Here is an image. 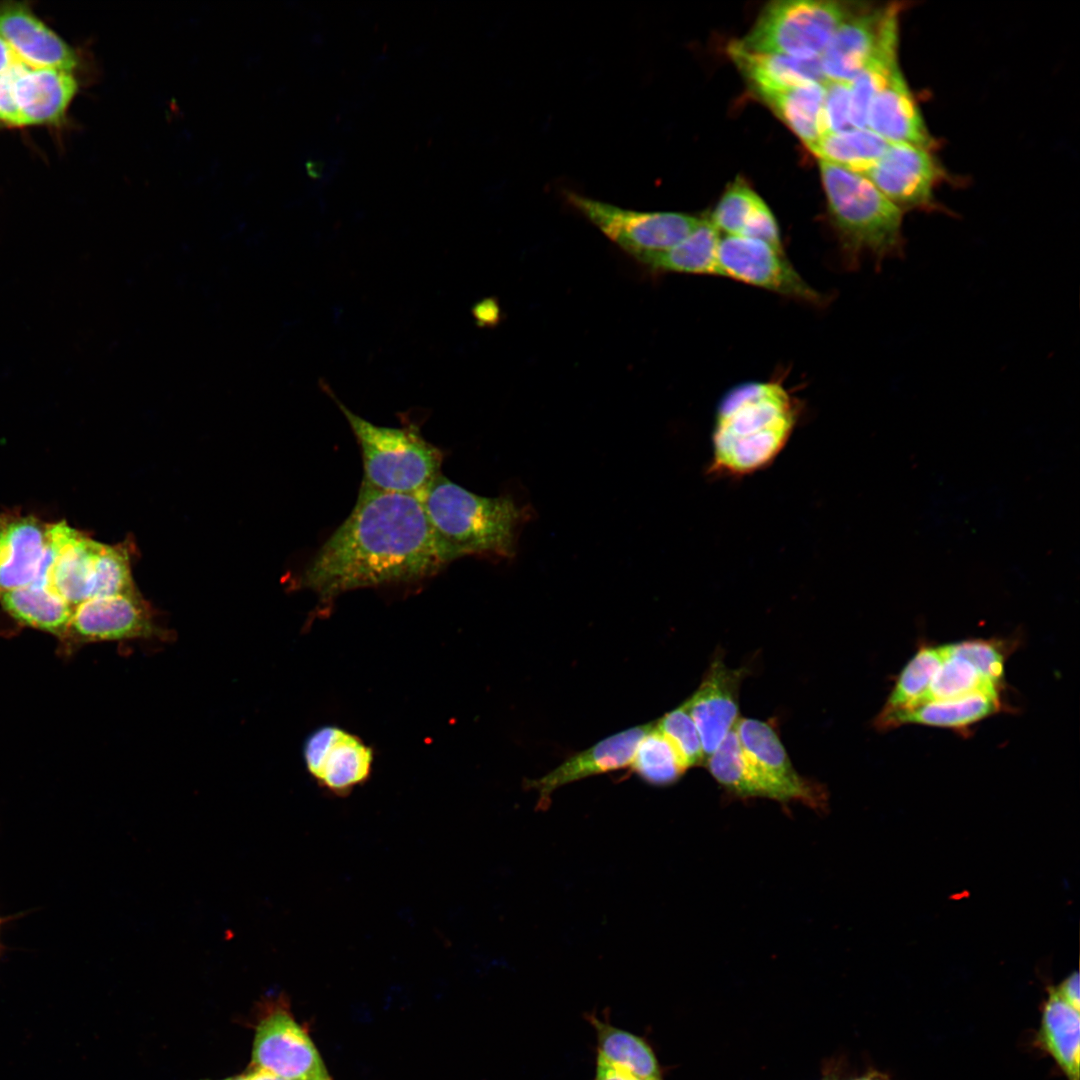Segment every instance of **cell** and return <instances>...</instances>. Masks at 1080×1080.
I'll use <instances>...</instances> for the list:
<instances>
[{
  "label": "cell",
  "instance_id": "d6a6232c",
  "mask_svg": "<svg viewBox=\"0 0 1080 1080\" xmlns=\"http://www.w3.org/2000/svg\"><path fill=\"white\" fill-rule=\"evenodd\" d=\"M709 772L729 793L740 798L763 797L762 789L744 757L735 728L706 758Z\"/></svg>",
  "mask_w": 1080,
  "mask_h": 1080
},
{
  "label": "cell",
  "instance_id": "52a82bcc",
  "mask_svg": "<svg viewBox=\"0 0 1080 1080\" xmlns=\"http://www.w3.org/2000/svg\"><path fill=\"white\" fill-rule=\"evenodd\" d=\"M852 10L834 1L790 0L769 4L736 43L751 52L820 57Z\"/></svg>",
  "mask_w": 1080,
  "mask_h": 1080
},
{
  "label": "cell",
  "instance_id": "f1b7e54d",
  "mask_svg": "<svg viewBox=\"0 0 1080 1080\" xmlns=\"http://www.w3.org/2000/svg\"><path fill=\"white\" fill-rule=\"evenodd\" d=\"M720 233L703 218L700 225L673 247L646 255L639 261L654 271L717 275Z\"/></svg>",
  "mask_w": 1080,
  "mask_h": 1080
},
{
  "label": "cell",
  "instance_id": "ffe728a7",
  "mask_svg": "<svg viewBox=\"0 0 1080 1080\" xmlns=\"http://www.w3.org/2000/svg\"><path fill=\"white\" fill-rule=\"evenodd\" d=\"M49 527L33 515H0V593L35 581L48 549Z\"/></svg>",
  "mask_w": 1080,
  "mask_h": 1080
},
{
  "label": "cell",
  "instance_id": "484cf974",
  "mask_svg": "<svg viewBox=\"0 0 1080 1080\" xmlns=\"http://www.w3.org/2000/svg\"><path fill=\"white\" fill-rule=\"evenodd\" d=\"M1037 1040L1067 1080H1079V1010L1066 1003L1054 989L1043 1006Z\"/></svg>",
  "mask_w": 1080,
  "mask_h": 1080
},
{
  "label": "cell",
  "instance_id": "5bb4252c",
  "mask_svg": "<svg viewBox=\"0 0 1080 1080\" xmlns=\"http://www.w3.org/2000/svg\"><path fill=\"white\" fill-rule=\"evenodd\" d=\"M307 770L329 792L349 793L366 782L371 773L373 752L357 736L335 726L315 730L304 743Z\"/></svg>",
  "mask_w": 1080,
  "mask_h": 1080
},
{
  "label": "cell",
  "instance_id": "9a60e30c",
  "mask_svg": "<svg viewBox=\"0 0 1080 1080\" xmlns=\"http://www.w3.org/2000/svg\"><path fill=\"white\" fill-rule=\"evenodd\" d=\"M4 74L25 127L62 124L80 88L74 72L33 67L23 61Z\"/></svg>",
  "mask_w": 1080,
  "mask_h": 1080
},
{
  "label": "cell",
  "instance_id": "8fae6325",
  "mask_svg": "<svg viewBox=\"0 0 1080 1080\" xmlns=\"http://www.w3.org/2000/svg\"><path fill=\"white\" fill-rule=\"evenodd\" d=\"M717 275L766 289L800 301L822 300L779 250L760 240L724 235L717 252Z\"/></svg>",
  "mask_w": 1080,
  "mask_h": 1080
},
{
  "label": "cell",
  "instance_id": "603a6c76",
  "mask_svg": "<svg viewBox=\"0 0 1080 1080\" xmlns=\"http://www.w3.org/2000/svg\"><path fill=\"white\" fill-rule=\"evenodd\" d=\"M585 1020L596 1037V1059L640 1080H663V1068L649 1041L638 1034L613 1025L595 1013H585Z\"/></svg>",
  "mask_w": 1080,
  "mask_h": 1080
},
{
  "label": "cell",
  "instance_id": "74e56055",
  "mask_svg": "<svg viewBox=\"0 0 1080 1080\" xmlns=\"http://www.w3.org/2000/svg\"><path fill=\"white\" fill-rule=\"evenodd\" d=\"M851 89L848 82L827 81L821 111V131L825 134L854 129L851 121Z\"/></svg>",
  "mask_w": 1080,
  "mask_h": 1080
},
{
  "label": "cell",
  "instance_id": "7402d4cb",
  "mask_svg": "<svg viewBox=\"0 0 1080 1080\" xmlns=\"http://www.w3.org/2000/svg\"><path fill=\"white\" fill-rule=\"evenodd\" d=\"M867 128L889 143H906L927 150L935 147L900 67L871 101Z\"/></svg>",
  "mask_w": 1080,
  "mask_h": 1080
},
{
  "label": "cell",
  "instance_id": "5b68a950",
  "mask_svg": "<svg viewBox=\"0 0 1080 1080\" xmlns=\"http://www.w3.org/2000/svg\"><path fill=\"white\" fill-rule=\"evenodd\" d=\"M326 393L347 420L361 450L362 484L373 489L418 496L441 474L443 452L428 442L414 423L378 426L351 411L324 379Z\"/></svg>",
  "mask_w": 1080,
  "mask_h": 1080
},
{
  "label": "cell",
  "instance_id": "7bdbcfd3",
  "mask_svg": "<svg viewBox=\"0 0 1080 1080\" xmlns=\"http://www.w3.org/2000/svg\"><path fill=\"white\" fill-rule=\"evenodd\" d=\"M20 61L22 60L13 49L0 37V74H3Z\"/></svg>",
  "mask_w": 1080,
  "mask_h": 1080
},
{
  "label": "cell",
  "instance_id": "836d02e7",
  "mask_svg": "<svg viewBox=\"0 0 1080 1080\" xmlns=\"http://www.w3.org/2000/svg\"><path fill=\"white\" fill-rule=\"evenodd\" d=\"M630 766L644 781L656 786L670 785L686 771L655 723L639 742Z\"/></svg>",
  "mask_w": 1080,
  "mask_h": 1080
},
{
  "label": "cell",
  "instance_id": "d6986e66",
  "mask_svg": "<svg viewBox=\"0 0 1080 1080\" xmlns=\"http://www.w3.org/2000/svg\"><path fill=\"white\" fill-rule=\"evenodd\" d=\"M653 726L654 723L639 725L605 738L567 759L548 774L527 780L525 785L538 792V807L545 808L551 794L565 784L630 766L639 742Z\"/></svg>",
  "mask_w": 1080,
  "mask_h": 1080
},
{
  "label": "cell",
  "instance_id": "b9f144b4",
  "mask_svg": "<svg viewBox=\"0 0 1080 1080\" xmlns=\"http://www.w3.org/2000/svg\"><path fill=\"white\" fill-rule=\"evenodd\" d=\"M592 1080H640L622 1073L603 1061L596 1059L595 1073Z\"/></svg>",
  "mask_w": 1080,
  "mask_h": 1080
},
{
  "label": "cell",
  "instance_id": "e575fe53",
  "mask_svg": "<svg viewBox=\"0 0 1080 1080\" xmlns=\"http://www.w3.org/2000/svg\"><path fill=\"white\" fill-rule=\"evenodd\" d=\"M655 726L669 742L685 770L704 762L700 734L686 702L666 713Z\"/></svg>",
  "mask_w": 1080,
  "mask_h": 1080
},
{
  "label": "cell",
  "instance_id": "1f68e13d",
  "mask_svg": "<svg viewBox=\"0 0 1080 1080\" xmlns=\"http://www.w3.org/2000/svg\"><path fill=\"white\" fill-rule=\"evenodd\" d=\"M1004 689L1005 686L989 680L969 660L955 653L950 643H946L945 659L937 669L927 692L917 705L928 701L953 699L974 693L1002 694Z\"/></svg>",
  "mask_w": 1080,
  "mask_h": 1080
},
{
  "label": "cell",
  "instance_id": "7a4b0ae2",
  "mask_svg": "<svg viewBox=\"0 0 1080 1080\" xmlns=\"http://www.w3.org/2000/svg\"><path fill=\"white\" fill-rule=\"evenodd\" d=\"M797 411L778 383L751 382L720 401L712 432L711 471L744 476L771 464L791 437Z\"/></svg>",
  "mask_w": 1080,
  "mask_h": 1080
},
{
  "label": "cell",
  "instance_id": "ab89813d",
  "mask_svg": "<svg viewBox=\"0 0 1080 1080\" xmlns=\"http://www.w3.org/2000/svg\"><path fill=\"white\" fill-rule=\"evenodd\" d=\"M1054 990L1066 1003L1079 1010L1080 992L1078 972L1072 973Z\"/></svg>",
  "mask_w": 1080,
  "mask_h": 1080
},
{
  "label": "cell",
  "instance_id": "4dcf8cb0",
  "mask_svg": "<svg viewBox=\"0 0 1080 1080\" xmlns=\"http://www.w3.org/2000/svg\"><path fill=\"white\" fill-rule=\"evenodd\" d=\"M945 644H921L902 668L879 713H890L916 706L945 659Z\"/></svg>",
  "mask_w": 1080,
  "mask_h": 1080
},
{
  "label": "cell",
  "instance_id": "60d3db41",
  "mask_svg": "<svg viewBox=\"0 0 1080 1080\" xmlns=\"http://www.w3.org/2000/svg\"><path fill=\"white\" fill-rule=\"evenodd\" d=\"M472 314L479 326H487L495 323L498 308L492 299H485L473 307Z\"/></svg>",
  "mask_w": 1080,
  "mask_h": 1080
},
{
  "label": "cell",
  "instance_id": "8992f818",
  "mask_svg": "<svg viewBox=\"0 0 1080 1080\" xmlns=\"http://www.w3.org/2000/svg\"><path fill=\"white\" fill-rule=\"evenodd\" d=\"M52 559L47 585L73 609L88 600L134 587L129 546L100 543L65 521L50 524Z\"/></svg>",
  "mask_w": 1080,
  "mask_h": 1080
},
{
  "label": "cell",
  "instance_id": "d4e9b609",
  "mask_svg": "<svg viewBox=\"0 0 1080 1080\" xmlns=\"http://www.w3.org/2000/svg\"><path fill=\"white\" fill-rule=\"evenodd\" d=\"M902 8V4H895L875 53L850 83L851 121L855 128H867V115L871 101L899 67L897 52L899 15Z\"/></svg>",
  "mask_w": 1080,
  "mask_h": 1080
},
{
  "label": "cell",
  "instance_id": "2e32d148",
  "mask_svg": "<svg viewBox=\"0 0 1080 1080\" xmlns=\"http://www.w3.org/2000/svg\"><path fill=\"white\" fill-rule=\"evenodd\" d=\"M745 673L744 667L730 668L717 655L699 687L685 701L700 734L705 760L739 720V688Z\"/></svg>",
  "mask_w": 1080,
  "mask_h": 1080
},
{
  "label": "cell",
  "instance_id": "6da1fadb",
  "mask_svg": "<svg viewBox=\"0 0 1080 1080\" xmlns=\"http://www.w3.org/2000/svg\"><path fill=\"white\" fill-rule=\"evenodd\" d=\"M449 563L417 496L361 483L352 511L308 563L301 585L330 600L359 588L419 582Z\"/></svg>",
  "mask_w": 1080,
  "mask_h": 1080
},
{
  "label": "cell",
  "instance_id": "ba28073f",
  "mask_svg": "<svg viewBox=\"0 0 1080 1080\" xmlns=\"http://www.w3.org/2000/svg\"><path fill=\"white\" fill-rule=\"evenodd\" d=\"M566 199L607 238L637 260L673 247L703 220L679 212L623 209L574 192H567Z\"/></svg>",
  "mask_w": 1080,
  "mask_h": 1080
},
{
  "label": "cell",
  "instance_id": "277c9868",
  "mask_svg": "<svg viewBox=\"0 0 1080 1080\" xmlns=\"http://www.w3.org/2000/svg\"><path fill=\"white\" fill-rule=\"evenodd\" d=\"M828 210L842 250L852 263L902 256L903 212L864 175L819 160Z\"/></svg>",
  "mask_w": 1080,
  "mask_h": 1080
},
{
  "label": "cell",
  "instance_id": "4fadbf2b",
  "mask_svg": "<svg viewBox=\"0 0 1080 1080\" xmlns=\"http://www.w3.org/2000/svg\"><path fill=\"white\" fill-rule=\"evenodd\" d=\"M864 176L902 212L938 208L933 190L943 171L927 149L890 143Z\"/></svg>",
  "mask_w": 1080,
  "mask_h": 1080
},
{
  "label": "cell",
  "instance_id": "cb8c5ba5",
  "mask_svg": "<svg viewBox=\"0 0 1080 1080\" xmlns=\"http://www.w3.org/2000/svg\"><path fill=\"white\" fill-rule=\"evenodd\" d=\"M728 53L756 92L827 82L819 57L751 52L736 42L730 44Z\"/></svg>",
  "mask_w": 1080,
  "mask_h": 1080
},
{
  "label": "cell",
  "instance_id": "83f0119b",
  "mask_svg": "<svg viewBox=\"0 0 1080 1080\" xmlns=\"http://www.w3.org/2000/svg\"><path fill=\"white\" fill-rule=\"evenodd\" d=\"M757 94L808 148H811L822 136L821 111L825 84L808 83L762 90Z\"/></svg>",
  "mask_w": 1080,
  "mask_h": 1080
},
{
  "label": "cell",
  "instance_id": "f35d334b",
  "mask_svg": "<svg viewBox=\"0 0 1080 1080\" xmlns=\"http://www.w3.org/2000/svg\"><path fill=\"white\" fill-rule=\"evenodd\" d=\"M738 236L760 240L783 250L777 222L764 201L755 209Z\"/></svg>",
  "mask_w": 1080,
  "mask_h": 1080
},
{
  "label": "cell",
  "instance_id": "30bf717a",
  "mask_svg": "<svg viewBox=\"0 0 1080 1080\" xmlns=\"http://www.w3.org/2000/svg\"><path fill=\"white\" fill-rule=\"evenodd\" d=\"M250 1066L289 1080H332L316 1046L282 996L270 1004L257 1025Z\"/></svg>",
  "mask_w": 1080,
  "mask_h": 1080
},
{
  "label": "cell",
  "instance_id": "ee69618b",
  "mask_svg": "<svg viewBox=\"0 0 1080 1080\" xmlns=\"http://www.w3.org/2000/svg\"><path fill=\"white\" fill-rule=\"evenodd\" d=\"M243 1080H289L256 1067H249L248 1071L241 1075Z\"/></svg>",
  "mask_w": 1080,
  "mask_h": 1080
},
{
  "label": "cell",
  "instance_id": "9c48e42d",
  "mask_svg": "<svg viewBox=\"0 0 1080 1080\" xmlns=\"http://www.w3.org/2000/svg\"><path fill=\"white\" fill-rule=\"evenodd\" d=\"M735 731L764 798L783 804L797 801L815 810L827 807L828 797L824 786L795 770L778 734L769 723L754 718H739Z\"/></svg>",
  "mask_w": 1080,
  "mask_h": 1080
},
{
  "label": "cell",
  "instance_id": "f546056e",
  "mask_svg": "<svg viewBox=\"0 0 1080 1080\" xmlns=\"http://www.w3.org/2000/svg\"><path fill=\"white\" fill-rule=\"evenodd\" d=\"M889 142L868 128L825 134L809 148L819 160L864 175L883 156Z\"/></svg>",
  "mask_w": 1080,
  "mask_h": 1080
},
{
  "label": "cell",
  "instance_id": "8d00e7d4",
  "mask_svg": "<svg viewBox=\"0 0 1080 1080\" xmlns=\"http://www.w3.org/2000/svg\"><path fill=\"white\" fill-rule=\"evenodd\" d=\"M952 650L969 660L989 680L1005 686V665L1015 646L1008 639L974 638L950 643Z\"/></svg>",
  "mask_w": 1080,
  "mask_h": 1080
},
{
  "label": "cell",
  "instance_id": "44dd1931",
  "mask_svg": "<svg viewBox=\"0 0 1080 1080\" xmlns=\"http://www.w3.org/2000/svg\"><path fill=\"white\" fill-rule=\"evenodd\" d=\"M1006 710L1002 694L974 693L953 699L928 701L890 713H878L873 720V726L878 731H888L913 724L949 729L968 735V731L978 722Z\"/></svg>",
  "mask_w": 1080,
  "mask_h": 1080
},
{
  "label": "cell",
  "instance_id": "d590c367",
  "mask_svg": "<svg viewBox=\"0 0 1080 1080\" xmlns=\"http://www.w3.org/2000/svg\"><path fill=\"white\" fill-rule=\"evenodd\" d=\"M763 200L740 179L721 196L709 221L725 235H740L746 222Z\"/></svg>",
  "mask_w": 1080,
  "mask_h": 1080
},
{
  "label": "cell",
  "instance_id": "ac0fdd59",
  "mask_svg": "<svg viewBox=\"0 0 1080 1080\" xmlns=\"http://www.w3.org/2000/svg\"><path fill=\"white\" fill-rule=\"evenodd\" d=\"M895 3L851 14L835 30L820 62L827 81L851 83L875 53Z\"/></svg>",
  "mask_w": 1080,
  "mask_h": 1080
},
{
  "label": "cell",
  "instance_id": "3957f363",
  "mask_svg": "<svg viewBox=\"0 0 1080 1080\" xmlns=\"http://www.w3.org/2000/svg\"><path fill=\"white\" fill-rule=\"evenodd\" d=\"M417 497L450 563L465 556L513 559L532 518L530 507L511 496L477 495L442 474Z\"/></svg>",
  "mask_w": 1080,
  "mask_h": 1080
},
{
  "label": "cell",
  "instance_id": "4316f807",
  "mask_svg": "<svg viewBox=\"0 0 1080 1080\" xmlns=\"http://www.w3.org/2000/svg\"><path fill=\"white\" fill-rule=\"evenodd\" d=\"M2 608L19 623L55 636H66L74 609L47 585H29L0 593Z\"/></svg>",
  "mask_w": 1080,
  "mask_h": 1080
},
{
  "label": "cell",
  "instance_id": "bcb514c9",
  "mask_svg": "<svg viewBox=\"0 0 1080 1080\" xmlns=\"http://www.w3.org/2000/svg\"><path fill=\"white\" fill-rule=\"evenodd\" d=\"M224 1080H243L242 1076L232 1077Z\"/></svg>",
  "mask_w": 1080,
  "mask_h": 1080
},
{
  "label": "cell",
  "instance_id": "7c38bea8",
  "mask_svg": "<svg viewBox=\"0 0 1080 1080\" xmlns=\"http://www.w3.org/2000/svg\"><path fill=\"white\" fill-rule=\"evenodd\" d=\"M68 635L79 643L167 637L137 589L94 598L75 607Z\"/></svg>",
  "mask_w": 1080,
  "mask_h": 1080
},
{
  "label": "cell",
  "instance_id": "f6af8a7d",
  "mask_svg": "<svg viewBox=\"0 0 1080 1080\" xmlns=\"http://www.w3.org/2000/svg\"><path fill=\"white\" fill-rule=\"evenodd\" d=\"M853 1080H886V1079H884L880 1074L872 1072V1073H868V1074H865L863 1076L857 1077V1078H855Z\"/></svg>",
  "mask_w": 1080,
  "mask_h": 1080
},
{
  "label": "cell",
  "instance_id": "e0dca14e",
  "mask_svg": "<svg viewBox=\"0 0 1080 1080\" xmlns=\"http://www.w3.org/2000/svg\"><path fill=\"white\" fill-rule=\"evenodd\" d=\"M0 37L30 66L70 72L80 66L77 51L43 22L28 2H0Z\"/></svg>",
  "mask_w": 1080,
  "mask_h": 1080
}]
</instances>
